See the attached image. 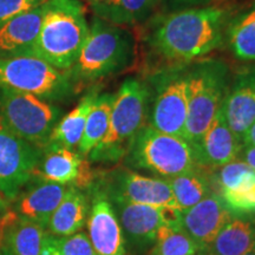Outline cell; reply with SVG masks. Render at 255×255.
<instances>
[{"label":"cell","mask_w":255,"mask_h":255,"mask_svg":"<svg viewBox=\"0 0 255 255\" xmlns=\"http://www.w3.org/2000/svg\"><path fill=\"white\" fill-rule=\"evenodd\" d=\"M227 9L216 6L169 13L146 37L149 49L168 66H183L219 49L226 38Z\"/></svg>","instance_id":"obj_1"},{"label":"cell","mask_w":255,"mask_h":255,"mask_svg":"<svg viewBox=\"0 0 255 255\" xmlns=\"http://www.w3.org/2000/svg\"><path fill=\"white\" fill-rule=\"evenodd\" d=\"M135 37L124 26L95 17L81 52L66 73L79 87L122 72L135 59Z\"/></svg>","instance_id":"obj_2"},{"label":"cell","mask_w":255,"mask_h":255,"mask_svg":"<svg viewBox=\"0 0 255 255\" xmlns=\"http://www.w3.org/2000/svg\"><path fill=\"white\" fill-rule=\"evenodd\" d=\"M87 8L81 0H49L43 23L30 55L68 71L89 34Z\"/></svg>","instance_id":"obj_3"},{"label":"cell","mask_w":255,"mask_h":255,"mask_svg":"<svg viewBox=\"0 0 255 255\" xmlns=\"http://www.w3.org/2000/svg\"><path fill=\"white\" fill-rule=\"evenodd\" d=\"M149 103L148 83L138 78H127L115 95L108 131L89 154V162L122 161L133 137L148 124Z\"/></svg>","instance_id":"obj_4"},{"label":"cell","mask_w":255,"mask_h":255,"mask_svg":"<svg viewBox=\"0 0 255 255\" xmlns=\"http://www.w3.org/2000/svg\"><path fill=\"white\" fill-rule=\"evenodd\" d=\"M188 113L183 138L196 151L221 110L229 90V68L221 59H199L188 66Z\"/></svg>","instance_id":"obj_5"},{"label":"cell","mask_w":255,"mask_h":255,"mask_svg":"<svg viewBox=\"0 0 255 255\" xmlns=\"http://www.w3.org/2000/svg\"><path fill=\"white\" fill-rule=\"evenodd\" d=\"M124 167L170 178L200 169L194 148L183 137L161 132L145 124L123 157Z\"/></svg>","instance_id":"obj_6"},{"label":"cell","mask_w":255,"mask_h":255,"mask_svg":"<svg viewBox=\"0 0 255 255\" xmlns=\"http://www.w3.org/2000/svg\"><path fill=\"white\" fill-rule=\"evenodd\" d=\"M0 89L30 94L46 102L69 100L78 92L66 71L32 56L0 58Z\"/></svg>","instance_id":"obj_7"},{"label":"cell","mask_w":255,"mask_h":255,"mask_svg":"<svg viewBox=\"0 0 255 255\" xmlns=\"http://www.w3.org/2000/svg\"><path fill=\"white\" fill-rule=\"evenodd\" d=\"M62 110L36 96L0 89V124L13 135L44 149Z\"/></svg>","instance_id":"obj_8"},{"label":"cell","mask_w":255,"mask_h":255,"mask_svg":"<svg viewBox=\"0 0 255 255\" xmlns=\"http://www.w3.org/2000/svg\"><path fill=\"white\" fill-rule=\"evenodd\" d=\"M188 66H165L152 73L148 124L158 131L183 137L188 113Z\"/></svg>","instance_id":"obj_9"},{"label":"cell","mask_w":255,"mask_h":255,"mask_svg":"<svg viewBox=\"0 0 255 255\" xmlns=\"http://www.w3.org/2000/svg\"><path fill=\"white\" fill-rule=\"evenodd\" d=\"M110 201L119 219L127 250L132 254L150 251L159 227L181 225V210L178 209L138 205L121 200Z\"/></svg>","instance_id":"obj_10"},{"label":"cell","mask_w":255,"mask_h":255,"mask_svg":"<svg viewBox=\"0 0 255 255\" xmlns=\"http://www.w3.org/2000/svg\"><path fill=\"white\" fill-rule=\"evenodd\" d=\"M43 149L13 135L0 124V196L14 201L36 177Z\"/></svg>","instance_id":"obj_11"},{"label":"cell","mask_w":255,"mask_h":255,"mask_svg":"<svg viewBox=\"0 0 255 255\" xmlns=\"http://www.w3.org/2000/svg\"><path fill=\"white\" fill-rule=\"evenodd\" d=\"M101 186L110 200L178 209L165 178L145 176L127 167H121L105 176Z\"/></svg>","instance_id":"obj_12"},{"label":"cell","mask_w":255,"mask_h":255,"mask_svg":"<svg viewBox=\"0 0 255 255\" xmlns=\"http://www.w3.org/2000/svg\"><path fill=\"white\" fill-rule=\"evenodd\" d=\"M88 231L97 255H129L119 219L101 183L91 188Z\"/></svg>","instance_id":"obj_13"},{"label":"cell","mask_w":255,"mask_h":255,"mask_svg":"<svg viewBox=\"0 0 255 255\" xmlns=\"http://www.w3.org/2000/svg\"><path fill=\"white\" fill-rule=\"evenodd\" d=\"M36 177L81 190L91 189L96 174L87 157L78 151L58 145H46L43 149Z\"/></svg>","instance_id":"obj_14"},{"label":"cell","mask_w":255,"mask_h":255,"mask_svg":"<svg viewBox=\"0 0 255 255\" xmlns=\"http://www.w3.org/2000/svg\"><path fill=\"white\" fill-rule=\"evenodd\" d=\"M233 215L222 197L212 191L195 206L181 212V227L206 251Z\"/></svg>","instance_id":"obj_15"},{"label":"cell","mask_w":255,"mask_h":255,"mask_svg":"<svg viewBox=\"0 0 255 255\" xmlns=\"http://www.w3.org/2000/svg\"><path fill=\"white\" fill-rule=\"evenodd\" d=\"M244 143L233 132L222 108L210 123L195 154L200 168L214 170L240 158Z\"/></svg>","instance_id":"obj_16"},{"label":"cell","mask_w":255,"mask_h":255,"mask_svg":"<svg viewBox=\"0 0 255 255\" xmlns=\"http://www.w3.org/2000/svg\"><path fill=\"white\" fill-rule=\"evenodd\" d=\"M222 111L228 126L242 141L255 123V66L239 71L229 85Z\"/></svg>","instance_id":"obj_17"},{"label":"cell","mask_w":255,"mask_h":255,"mask_svg":"<svg viewBox=\"0 0 255 255\" xmlns=\"http://www.w3.org/2000/svg\"><path fill=\"white\" fill-rule=\"evenodd\" d=\"M33 183L21 190L13 201V210L19 216L46 228L47 222L68 193L70 186L34 177Z\"/></svg>","instance_id":"obj_18"},{"label":"cell","mask_w":255,"mask_h":255,"mask_svg":"<svg viewBox=\"0 0 255 255\" xmlns=\"http://www.w3.org/2000/svg\"><path fill=\"white\" fill-rule=\"evenodd\" d=\"M45 4L0 25V58L30 55L43 23Z\"/></svg>","instance_id":"obj_19"},{"label":"cell","mask_w":255,"mask_h":255,"mask_svg":"<svg viewBox=\"0 0 255 255\" xmlns=\"http://www.w3.org/2000/svg\"><path fill=\"white\" fill-rule=\"evenodd\" d=\"M4 255H52V235L39 223L21 216L9 226L2 245Z\"/></svg>","instance_id":"obj_20"},{"label":"cell","mask_w":255,"mask_h":255,"mask_svg":"<svg viewBox=\"0 0 255 255\" xmlns=\"http://www.w3.org/2000/svg\"><path fill=\"white\" fill-rule=\"evenodd\" d=\"M89 212L90 201L84 190L70 186L68 193L47 222V232L56 238L69 237L81 232L88 222Z\"/></svg>","instance_id":"obj_21"},{"label":"cell","mask_w":255,"mask_h":255,"mask_svg":"<svg viewBox=\"0 0 255 255\" xmlns=\"http://www.w3.org/2000/svg\"><path fill=\"white\" fill-rule=\"evenodd\" d=\"M255 245V216L234 214L206 251L215 255H242Z\"/></svg>","instance_id":"obj_22"},{"label":"cell","mask_w":255,"mask_h":255,"mask_svg":"<svg viewBox=\"0 0 255 255\" xmlns=\"http://www.w3.org/2000/svg\"><path fill=\"white\" fill-rule=\"evenodd\" d=\"M100 95V88L95 87L79 101L77 107L58 121L51 132L47 145H58L75 149L81 142L89 114Z\"/></svg>","instance_id":"obj_23"},{"label":"cell","mask_w":255,"mask_h":255,"mask_svg":"<svg viewBox=\"0 0 255 255\" xmlns=\"http://www.w3.org/2000/svg\"><path fill=\"white\" fill-rule=\"evenodd\" d=\"M95 17L119 26L144 21L154 11L158 0H91Z\"/></svg>","instance_id":"obj_24"},{"label":"cell","mask_w":255,"mask_h":255,"mask_svg":"<svg viewBox=\"0 0 255 255\" xmlns=\"http://www.w3.org/2000/svg\"><path fill=\"white\" fill-rule=\"evenodd\" d=\"M210 171L212 170L200 168L190 173L165 178L171 188L174 199L181 212L191 208L207 195H209L212 191H214Z\"/></svg>","instance_id":"obj_25"},{"label":"cell","mask_w":255,"mask_h":255,"mask_svg":"<svg viewBox=\"0 0 255 255\" xmlns=\"http://www.w3.org/2000/svg\"><path fill=\"white\" fill-rule=\"evenodd\" d=\"M225 40L235 58L255 62V5L229 19Z\"/></svg>","instance_id":"obj_26"},{"label":"cell","mask_w":255,"mask_h":255,"mask_svg":"<svg viewBox=\"0 0 255 255\" xmlns=\"http://www.w3.org/2000/svg\"><path fill=\"white\" fill-rule=\"evenodd\" d=\"M114 100V94H102L96 98L94 107L88 116L82 139L77 146V151L83 157H88L92 149L104 138L109 128Z\"/></svg>","instance_id":"obj_27"},{"label":"cell","mask_w":255,"mask_h":255,"mask_svg":"<svg viewBox=\"0 0 255 255\" xmlns=\"http://www.w3.org/2000/svg\"><path fill=\"white\" fill-rule=\"evenodd\" d=\"M201 251L196 241L189 237L181 225H164L159 227L149 255H196Z\"/></svg>","instance_id":"obj_28"},{"label":"cell","mask_w":255,"mask_h":255,"mask_svg":"<svg viewBox=\"0 0 255 255\" xmlns=\"http://www.w3.org/2000/svg\"><path fill=\"white\" fill-rule=\"evenodd\" d=\"M220 196L233 214H254L255 170L252 171L235 189L222 191Z\"/></svg>","instance_id":"obj_29"},{"label":"cell","mask_w":255,"mask_h":255,"mask_svg":"<svg viewBox=\"0 0 255 255\" xmlns=\"http://www.w3.org/2000/svg\"><path fill=\"white\" fill-rule=\"evenodd\" d=\"M52 246L59 255H97L89 235L84 232H78L63 238H56L52 235Z\"/></svg>","instance_id":"obj_30"},{"label":"cell","mask_w":255,"mask_h":255,"mask_svg":"<svg viewBox=\"0 0 255 255\" xmlns=\"http://www.w3.org/2000/svg\"><path fill=\"white\" fill-rule=\"evenodd\" d=\"M49 0H0V25Z\"/></svg>","instance_id":"obj_31"},{"label":"cell","mask_w":255,"mask_h":255,"mask_svg":"<svg viewBox=\"0 0 255 255\" xmlns=\"http://www.w3.org/2000/svg\"><path fill=\"white\" fill-rule=\"evenodd\" d=\"M240 159L246 162L253 170H255V145L244 144L240 152Z\"/></svg>","instance_id":"obj_32"},{"label":"cell","mask_w":255,"mask_h":255,"mask_svg":"<svg viewBox=\"0 0 255 255\" xmlns=\"http://www.w3.org/2000/svg\"><path fill=\"white\" fill-rule=\"evenodd\" d=\"M242 143L244 144H251L255 145V123L251 126L250 129L245 132V135L242 136Z\"/></svg>","instance_id":"obj_33"},{"label":"cell","mask_w":255,"mask_h":255,"mask_svg":"<svg viewBox=\"0 0 255 255\" xmlns=\"http://www.w3.org/2000/svg\"><path fill=\"white\" fill-rule=\"evenodd\" d=\"M8 210H9L8 202L4 199V197L0 196V218H1L2 215H5Z\"/></svg>","instance_id":"obj_34"},{"label":"cell","mask_w":255,"mask_h":255,"mask_svg":"<svg viewBox=\"0 0 255 255\" xmlns=\"http://www.w3.org/2000/svg\"><path fill=\"white\" fill-rule=\"evenodd\" d=\"M242 255H255V245H254L253 247L251 248L250 251L246 252V253H244V254H242Z\"/></svg>","instance_id":"obj_35"},{"label":"cell","mask_w":255,"mask_h":255,"mask_svg":"<svg viewBox=\"0 0 255 255\" xmlns=\"http://www.w3.org/2000/svg\"><path fill=\"white\" fill-rule=\"evenodd\" d=\"M178 1H182V2H203V1H207V0H178Z\"/></svg>","instance_id":"obj_36"},{"label":"cell","mask_w":255,"mask_h":255,"mask_svg":"<svg viewBox=\"0 0 255 255\" xmlns=\"http://www.w3.org/2000/svg\"><path fill=\"white\" fill-rule=\"evenodd\" d=\"M196 255H215V254L210 253V252H208V251H201L200 253H197Z\"/></svg>","instance_id":"obj_37"},{"label":"cell","mask_w":255,"mask_h":255,"mask_svg":"<svg viewBox=\"0 0 255 255\" xmlns=\"http://www.w3.org/2000/svg\"><path fill=\"white\" fill-rule=\"evenodd\" d=\"M52 255H59V254H58V252H57V251L55 250V252H53V253H52Z\"/></svg>","instance_id":"obj_38"},{"label":"cell","mask_w":255,"mask_h":255,"mask_svg":"<svg viewBox=\"0 0 255 255\" xmlns=\"http://www.w3.org/2000/svg\"><path fill=\"white\" fill-rule=\"evenodd\" d=\"M88 1H91V0H88Z\"/></svg>","instance_id":"obj_39"},{"label":"cell","mask_w":255,"mask_h":255,"mask_svg":"<svg viewBox=\"0 0 255 255\" xmlns=\"http://www.w3.org/2000/svg\"><path fill=\"white\" fill-rule=\"evenodd\" d=\"M0 255H2V254H1V253H0Z\"/></svg>","instance_id":"obj_40"},{"label":"cell","mask_w":255,"mask_h":255,"mask_svg":"<svg viewBox=\"0 0 255 255\" xmlns=\"http://www.w3.org/2000/svg\"><path fill=\"white\" fill-rule=\"evenodd\" d=\"M2 255H4V254H2Z\"/></svg>","instance_id":"obj_41"}]
</instances>
